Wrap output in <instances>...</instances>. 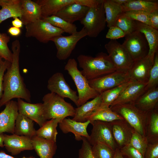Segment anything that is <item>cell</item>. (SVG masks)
Here are the masks:
<instances>
[{"mask_svg": "<svg viewBox=\"0 0 158 158\" xmlns=\"http://www.w3.org/2000/svg\"><path fill=\"white\" fill-rule=\"evenodd\" d=\"M42 103L45 118L47 120L57 119L61 122L68 116L73 117L75 108L64 98L56 94L50 92L43 97Z\"/></svg>", "mask_w": 158, "mask_h": 158, "instance_id": "3", "label": "cell"}, {"mask_svg": "<svg viewBox=\"0 0 158 158\" xmlns=\"http://www.w3.org/2000/svg\"><path fill=\"white\" fill-rule=\"evenodd\" d=\"M114 25L121 29L126 35L135 31V21L125 16L124 13L118 18Z\"/></svg>", "mask_w": 158, "mask_h": 158, "instance_id": "39", "label": "cell"}, {"mask_svg": "<svg viewBox=\"0 0 158 158\" xmlns=\"http://www.w3.org/2000/svg\"><path fill=\"white\" fill-rule=\"evenodd\" d=\"M126 35L125 33L121 29L114 25L109 28L106 37L111 40H116L125 37Z\"/></svg>", "mask_w": 158, "mask_h": 158, "instance_id": "45", "label": "cell"}, {"mask_svg": "<svg viewBox=\"0 0 158 158\" xmlns=\"http://www.w3.org/2000/svg\"><path fill=\"white\" fill-rule=\"evenodd\" d=\"M11 62L4 60L1 61L0 63V100L3 94V78L5 72L10 65Z\"/></svg>", "mask_w": 158, "mask_h": 158, "instance_id": "47", "label": "cell"}, {"mask_svg": "<svg viewBox=\"0 0 158 158\" xmlns=\"http://www.w3.org/2000/svg\"><path fill=\"white\" fill-rule=\"evenodd\" d=\"M13 18L14 20L12 21V24L13 26L20 28H22L23 24L20 19L18 17H15Z\"/></svg>", "mask_w": 158, "mask_h": 158, "instance_id": "50", "label": "cell"}, {"mask_svg": "<svg viewBox=\"0 0 158 158\" xmlns=\"http://www.w3.org/2000/svg\"><path fill=\"white\" fill-rule=\"evenodd\" d=\"M0 158H16L13 157V156L9 155L5 153L4 151H1L0 152ZM21 158H35L33 156H31L29 157H23Z\"/></svg>", "mask_w": 158, "mask_h": 158, "instance_id": "51", "label": "cell"}, {"mask_svg": "<svg viewBox=\"0 0 158 158\" xmlns=\"http://www.w3.org/2000/svg\"><path fill=\"white\" fill-rule=\"evenodd\" d=\"M104 47L117 70L128 71L133 61L122 44L116 40H111Z\"/></svg>", "mask_w": 158, "mask_h": 158, "instance_id": "11", "label": "cell"}, {"mask_svg": "<svg viewBox=\"0 0 158 158\" xmlns=\"http://www.w3.org/2000/svg\"><path fill=\"white\" fill-rule=\"evenodd\" d=\"M13 0H0V6H2L9 4Z\"/></svg>", "mask_w": 158, "mask_h": 158, "instance_id": "54", "label": "cell"}, {"mask_svg": "<svg viewBox=\"0 0 158 158\" xmlns=\"http://www.w3.org/2000/svg\"><path fill=\"white\" fill-rule=\"evenodd\" d=\"M146 137L148 142H158V108L147 113Z\"/></svg>", "mask_w": 158, "mask_h": 158, "instance_id": "30", "label": "cell"}, {"mask_svg": "<svg viewBox=\"0 0 158 158\" xmlns=\"http://www.w3.org/2000/svg\"><path fill=\"white\" fill-rule=\"evenodd\" d=\"M89 7L77 3L68 5L59 11L55 15L71 23L81 21L85 16Z\"/></svg>", "mask_w": 158, "mask_h": 158, "instance_id": "21", "label": "cell"}, {"mask_svg": "<svg viewBox=\"0 0 158 158\" xmlns=\"http://www.w3.org/2000/svg\"><path fill=\"white\" fill-rule=\"evenodd\" d=\"M80 0H38L35 1L40 6L41 19L55 15L65 6L74 3L79 4Z\"/></svg>", "mask_w": 158, "mask_h": 158, "instance_id": "24", "label": "cell"}, {"mask_svg": "<svg viewBox=\"0 0 158 158\" xmlns=\"http://www.w3.org/2000/svg\"><path fill=\"white\" fill-rule=\"evenodd\" d=\"M49 23L54 26L71 35L77 32V28L73 24L70 23L56 15H52L42 19Z\"/></svg>", "mask_w": 158, "mask_h": 158, "instance_id": "36", "label": "cell"}, {"mask_svg": "<svg viewBox=\"0 0 158 158\" xmlns=\"http://www.w3.org/2000/svg\"><path fill=\"white\" fill-rule=\"evenodd\" d=\"M144 158H158V142L148 143Z\"/></svg>", "mask_w": 158, "mask_h": 158, "instance_id": "46", "label": "cell"}, {"mask_svg": "<svg viewBox=\"0 0 158 158\" xmlns=\"http://www.w3.org/2000/svg\"><path fill=\"white\" fill-rule=\"evenodd\" d=\"M10 40V37L6 34L0 32V57L11 63L13 54L8 45Z\"/></svg>", "mask_w": 158, "mask_h": 158, "instance_id": "40", "label": "cell"}, {"mask_svg": "<svg viewBox=\"0 0 158 158\" xmlns=\"http://www.w3.org/2000/svg\"><path fill=\"white\" fill-rule=\"evenodd\" d=\"M154 58V57L147 55L145 57L133 62L128 70L130 80L132 82L147 83Z\"/></svg>", "mask_w": 158, "mask_h": 158, "instance_id": "14", "label": "cell"}, {"mask_svg": "<svg viewBox=\"0 0 158 158\" xmlns=\"http://www.w3.org/2000/svg\"><path fill=\"white\" fill-rule=\"evenodd\" d=\"M2 58L0 57V63L1 60H2Z\"/></svg>", "mask_w": 158, "mask_h": 158, "instance_id": "56", "label": "cell"}, {"mask_svg": "<svg viewBox=\"0 0 158 158\" xmlns=\"http://www.w3.org/2000/svg\"><path fill=\"white\" fill-rule=\"evenodd\" d=\"M123 12L128 11H140L148 13L158 10L157 1L146 0H130L121 6Z\"/></svg>", "mask_w": 158, "mask_h": 158, "instance_id": "29", "label": "cell"}, {"mask_svg": "<svg viewBox=\"0 0 158 158\" xmlns=\"http://www.w3.org/2000/svg\"><path fill=\"white\" fill-rule=\"evenodd\" d=\"M107 26L109 28L114 26L119 17L123 12L121 6L112 0H103Z\"/></svg>", "mask_w": 158, "mask_h": 158, "instance_id": "31", "label": "cell"}, {"mask_svg": "<svg viewBox=\"0 0 158 158\" xmlns=\"http://www.w3.org/2000/svg\"><path fill=\"white\" fill-rule=\"evenodd\" d=\"M135 31L143 34L148 43L149 51L148 55L154 57L158 52V31L152 27L135 21Z\"/></svg>", "mask_w": 158, "mask_h": 158, "instance_id": "25", "label": "cell"}, {"mask_svg": "<svg viewBox=\"0 0 158 158\" xmlns=\"http://www.w3.org/2000/svg\"><path fill=\"white\" fill-rule=\"evenodd\" d=\"M90 123L92 126V128L87 140L91 145L100 142L106 144L115 150L117 147L114 139L110 123L95 121Z\"/></svg>", "mask_w": 158, "mask_h": 158, "instance_id": "12", "label": "cell"}, {"mask_svg": "<svg viewBox=\"0 0 158 158\" xmlns=\"http://www.w3.org/2000/svg\"><path fill=\"white\" fill-rule=\"evenodd\" d=\"M101 103L100 95L90 101L87 102L75 109L73 120L79 122H85L88 118L99 107Z\"/></svg>", "mask_w": 158, "mask_h": 158, "instance_id": "27", "label": "cell"}, {"mask_svg": "<svg viewBox=\"0 0 158 158\" xmlns=\"http://www.w3.org/2000/svg\"><path fill=\"white\" fill-rule=\"evenodd\" d=\"M77 60L82 74L88 80L98 78L117 70L108 54L101 52L95 57L80 54Z\"/></svg>", "mask_w": 158, "mask_h": 158, "instance_id": "2", "label": "cell"}, {"mask_svg": "<svg viewBox=\"0 0 158 158\" xmlns=\"http://www.w3.org/2000/svg\"><path fill=\"white\" fill-rule=\"evenodd\" d=\"M122 44L133 62L142 59L148 54L149 45L144 35L137 31L125 36Z\"/></svg>", "mask_w": 158, "mask_h": 158, "instance_id": "8", "label": "cell"}, {"mask_svg": "<svg viewBox=\"0 0 158 158\" xmlns=\"http://www.w3.org/2000/svg\"><path fill=\"white\" fill-rule=\"evenodd\" d=\"M115 152L114 158H124L121 154L119 149L118 148L116 149Z\"/></svg>", "mask_w": 158, "mask_h": 158, "instance_id": "53", "label": "cell"}, {"mask_svg": "<svg viewBox=\"0 0 158 158\" xmlns=\"http://www.w3.org/2000/svg\"><path fill=\"white\" fill-rule=\"evenodd\" d=\"M110 107L122 117L136 131L146 136L148 113L141 110L133 104H118Z\"/></svg>", "mask_w": 158, "mask_h": 158, "instance_id": "5", "label": "cell"}, {"mask_svg": "<svg viewBox=\"0 0 158 158\" xmlns=\"http://www.w3.org/2000/svg\"><path fill=\"white\" fill-rule=\"evenodd\" d=\"M21 15L20 0H13L11 3L2 6L0 9V24L10 18H20Z\"/></svg>", "mask_w": 158, "mask_h": 158, "instance_id": "35", "label": "cell"}, {"mask_svg": "<svg viewBox=\"0 0 158 158\" xmlns=\"http://www.w3.org/2000/svg\"><path fill=\"white\" fill-rule=\"evenodd\" d=\"M21 15L20 18L23 25L28 24L41 19L40 6L35 1L20 0Z\"/></svg>", "mask_w": 158, "mask_h": 158, "instance_id": "22", "label": "cell"}, {"mask_svg": "<svg viewBox=\"0 0 158 158\" xmlns=\"http://www.w3.org/2000/svg\"><path fill=\"white\" fill-rule=\"evenodd\" d=\"M87 36V31L83 27L80 31L69 36L61 35L52 38L51 41L54 42L57 49V58L60 60L67 59L71 55L78 42Z\"/></svg>", "mask_w": 158, "mask_h": 158, "instance_id": "9", "label": "cell"}, {"mask_svg": "<svg viewBox=\"0 0 158 158\" xmlns=\"http://www.w3.org/2000/svg\"><path fill=\"white\" fill-rule=\"evenodd\" d=\"M138 109L148 113L158 108V87L145 91L133 103Z\"/></svg>", "mask_w": 158, "mask_h": 158, "instance_id": "23", "label": "cell"}, {"mask_svg": "<svg viewBox=\"0 0 158 158\" xmlns=\"http://www.w3.org/2000/svg\"><path fill=\"white\" fill-rule=\"evenodd\" d=\"M80 21L86 30L87 36L97 37L104 29L107 24L103 0L97 6L89 7Z\"/></svg>", "mask_w": 158, "mask_h": 158, "instance_id": "6", "label": "cell"}, {"mask_svg": "<svg viewBox=\"0 0 158 158\" xmlns=\"http://www.w3.org/2000/svg\"><path fill=\"white\" fill-rule=\"evenodd\" d=\"M117 4L122 6L129 1L130 0H112Z\"/></svg>", "mask_w": 158, "mask_h": 158, "instance_id": "52", "label": "cell"}, {"mask_svg": "<svg viewBox=\"0 0 158 158\" xmlns=\"http://www.w3.org/2000/svg\"><path fill=\"white\" fill-rule=\"evenodd\" d=\"M92 152L95 158H114L115 151L106 144L97 142L92 145Z\"/></svg>", "mask_w": 158, "mask_h": 158, "instance_id": "38", "label": "cell"}, {"mask_svg": "<svg viewBox=\"0 0 158 158\" xmlns=\"http://www.w3.org/2000/svg\"><path fill=\"white\" fill-rule=\"evenodd\" d=\"M90 123L89 120L82 122L65 118L59 124L60 129L63 133H72L74 135L75 140L78 141L82 140L83 137L89 139L90 135L87 129Z\"/></svg>", "mask_w": 158, "mask_h": 158, "instance_id": "20", "label": "cell"}, {"mask_svg": "<svg viewBox=\"0 0 158 158\" xmlns=\"http://www.w3.org/2000/svg\"><path fill=\"white\" fill-rule=\"evenodd\" d=\"M31 139L34 150L40 158H53L57 148L56 142L36 135Z\"/></svg>", "mask_w": 158, "mask_h": 158, "instance_id": "26", "label": "cell"}, {"mask_svg": "<svg viewBox=\"0 0 158 158\" xmlns=\"http://www.w3.org/2000/svg\"><path fill=\"white\" fill-rule=\"evenodd\" d=\"M148 143L145 136L141 135L132 128V136L128 145L138 150L144 157Z\"/></svg>", "mask_w": 158, "mask_h": 158, "instance_id": "37", "label": "cell"}, {"mask_svg": "<svg viewBox=\"0 0 158 158\" xmlns=\"http://www.w3.org/2000/svg\"><path fill=\"white\" fill-rule=\"evenodd\" d=\"M147 83L140 81L132 82L110 107L118 104H133L145 92Z\"/></svg>", "mask_w": 158, "mask_h": 158, "instance_id": "19", "label": "cell"}, {"mask_svg": "<svg viewBox=\"0 0 158 158\" xmlns=\"http://www.w3.org/2000/svg\"><path fill=\"white\" fill-rule=\"evenodd\" d=\"M158 53L157 52L155 54L154 63L150 71L149 79L145 88V91L158 87Z\"/></svg>", "mask_w": 158, "mask_h": 158, "instance_id": "41", "label": "cell"}, {"mask_svg": "<svg viewBox=\"0 0 158 158\" xmlns=\"http://www.w3.org/2000/svg\"><path fill=\"white\" fill-rule=\"evenodd\" d=\"M8 32L11 35L14 37H17L21 34V30L20 28L12 26L8 29Z\"/></svg>", "mask_w": 158, "mask_h": 158, "instance_id": "49", "label": "cell"}, {"mask_svg": "<svg viewBox=\"0 0 158 158\" xmlns=\"http://www.w3.org/2000/svg\"><path fill=\"white\" fill-rule=\"evenodd\" d=\"M25 36L33 37L40 42L47 43L53 38L62 35L64 32L48 22L40 19L25 25Z\"/></svg>", "mask_w": 158, "mask_h": 158, "instance_id": "7", "label": "cell"}, {"mask_svg": "<svg viewBox=\"0 0 158 158\" xmlns=\"http://www.w3.org/2000/svg\"><path fill=\"white\" fill-rule=\"evenodd\" d=\"M130 80L128 71H116L92 80H88L90 86L99 94Z\"/></svg>", "mask_w": 158, "mask_h": 158, "instance_id": "10", "label": "cell"}, {"mask_svg": "<svg viewBox=\"0 0 158 158\" xmlns=\"http://www.w3.org/2000/svg\"><path fill=\"white\" fill-rule=\"evenodd\" d=\"M59 120L52 118L46 122L36 131V136L40 138L56 142L58 133L56 129Z\"/></svg>", "mask_w": 158, "mask_h": 158, "instance_id": "33", "label": "cell"}, {"mask_svg": "<svg viewBox=\"0 0 158 158\" xmlns=\"http://www.w3.org/2000/svg\"><path fill=\"white\" fill-rule=\"evenodd\" d=\"M36 131L33 121L18 113L15 121L14 134L31 138L36 135Z\"/></svg>", "mask_w": 158, "mask_h": 158, "instance_id": "28", "label": "cell"}, {"mask_svg": "<svg viewBox=\"0 0 158 158\" xmlns=\"http://www.w3.org/2000/svg\"><path fill=\"white\" fill-rule=\"evenodd\" d=\"M13 60L6 69L3 78V91L0 100V108L14 98H20L31 102L29 90L26 88L20 71V41L18 40L12 43Z\"/></svg>", "mask_w": 158, "mask_h": 158, "instance_id": "1", "label": "cell"}, {"mask_svg": "<svg viewBox=\"0 0 158 158\" xmlns=\"http://www.w3.org/2000/svg\"><path fill=\"white\" fill-rule=\"evenodd\" d=\"M64 70L67 71L77 87L79 107L100 94L90 86L88 80L78 70L77 63L75 59H68L64 67Z\"/></svg>", "mask_w": 158, "mask_h": 158, "instance_id": "4", "label": "cell"}, {"mask_svg": "<svg viewBox=\"0 0 158 158\" xmlns=\"http://www.w3.org/2000/svg\"><path fill=\"white\" fill-rule=\"evenodd\" d=\"M4 145L7 150L13 155H17L25 150H34L31 138L13 134H4Z\"/></svg>", "mask_w": 158, "mask_h": 158, "instance_id": "17", "label": "cell"}, {"mask_svg": "<svg viewBox=\"0 0 158 158\" xmlns=\"http://www.w3.org/2000/svg\"><path fill=\"white\" fill-rule=\"evenodd\" d=\"M18 113L36 122L41 127L47 120L46 119L43 104H32L18 99Z\"/></svg>", "mask_w": 158, "mask_h": 158, "instance_id": "15", "label": "cell"}, {"mask_svg": "<svg viewBox=\"0 0 158 158\" xmlns=\"http://www.w3.org/2000/svg\"><path fill=\"white\" fill-rule=\"evenodd\" d=\"M114 139L117 148L128 145L132 136V128L124 119L110 122Z\"/></svg>", "mask_w": 158, "mask_h": 158, "instance_id": "18", "label": "cell"}, {"mask_svg": "<svg viewBox=\"0 0 158 158\" xmlns=\"http://www.w3.org/2000/svg\"><path fill=\"white\" fill-rule=\"evenodd\" d=\"M82 140L83 143L79 150L77 158H95L92 152V145L86 138L83 137Z\"/></svg>", "mask_w": 158, "mask_h": 158, "instance_id": "43", "label": "cell"}, {"mask_svg": "<svg viewBox=\"0 0 158 158\" xmlns=\"http://www.w3.org/2000/svg\"><path fill=\"white\" fill-rule=\"evenodd\" d=\"M149 19L150 26L158 29V10H156L149 14Z\"/></svg>", "mask_w": 158, "mask_h": 158, "instance_id": "48", "label": "cell"}, {"mask_svg": "<svg viewBox=\"0 0 158 158\" xmlns=\"http://www.w3.org/2000/svg\"><path fill=\"white\" fill-rule=\"evenodd\" d=\"M51 92L56 94L63 98H67L72 101L78 107V98L76 92L72 90L66 82L63 74L58 72L49 79L47 85Z\"/></svg>", "mask_w": 158, "mask_h": 158, "instance_id": "13", "label": "cell"}, {"mask_svg": "<svg viewBox=\"0 0 158 158\" xmlns=\"http://www.w3.org/2000/svg\"><path fill=\"white\" fill-rule=\"evenodd\" d=\"M4 134H0V147H4Z\"/></svg>", "mask_w": 158, "mask_h": 158, "instance_id": "55", "label": "cell"}, {"mask_svg": "<svg viewBox=\"0 0 158 158\" xmlns=\"http://www.w3.org/2000/svg\"><path fill=\"white\" fill-rule=\"evenodd\" d=\"M124 15L134 20L150 26L149 13L140 11H128L124 12Z\"/></svg>", "mask_w": 158, "mask_h": 158, "instance_id": "42", "label": "cell"}, {"mask_svg": "<svg viewBox=\"0 0 158 158\" xmlns=\"http://www.w3.org/2000/svg\"><path fill=\"white\" fill-rule=\"evenodd\" d=\"M132 82V81L129 80L100 94L101 98V103L100 107L97 110L105 107H109L112 103L118 97L123 91Z\"/></svg>", "mask_w": 158, "mask_h": 158, "instance_id": "32", "label": "cell"}, {"mask_svg": "<svg viewBox=\"0 0 158 158\" xmlns=\"http://www.w3.org/2000/svg\"><path fill=\"white\" fill-rule=\"evenodd\" d=\"M0 113V134L6 132L14 134L15 121L19 113L17 102L11 100Z\"/></svg>", "mask_w": 158, "mask_h": 158, "instance_id": "16", "label": "cell"}, {"mask_svg": "<svg viewBox=\"0 0 158 158\" xmlns=\"http://www.w3.org/2000/svg\"><path fill=\"white\" fill-rule=\"evenodd\" d=\"M123 119L122 117L112 111L109 107L100 109L94 111L88 118L87 121H89L90 123L95 121L110 122Z\"/></svg>", "mask_w": 158, "mask_h": 158, "instance_id": "34", "label": "cell"}, {"mask_svg": "<svg viewBox=\"0 0 158 158\" xmlns=\"http://www.w3.org/2000/svg\"><path fill=\"white\" fill-rule=\"evenodd\" d=\"M119 149L124 158H144L138 150L128 145Z\"/></svg>", "mask_w": 158, "mask_h": 158, "instance_id": "44", "label": "cell"}]
</instances>
